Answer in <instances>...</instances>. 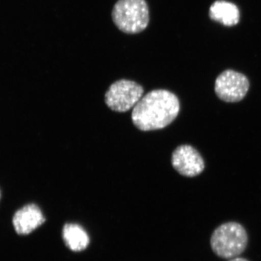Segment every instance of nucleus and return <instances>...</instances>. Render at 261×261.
<instances>
[{
  "label": "nucleus",
  "instance_id": "nucleus-4",
  "mask_svg": "<svg viewBox=\"0 0 261 261\" xmlns=\"http://www.w3.org/2000/svg\"><path fill=\"white\" fill-rule=\"evenodd\" d=\"M143 93L142 86L133 81H117L106 92V103L113 111L126 112L135 107Z\"/></svg>",
  "mask_w": 261,
  "mask_h": 261
},
{
  "label": "nucleus",
  "instance_id": "nucleus-9",
  "mask_svg": "<svg viewBox=\"0 0 261 261\" xmlns=\"http://www.w3.org/2000/svg\"><path fill=\"white\" fill-rule=\"evenodd\" d=\"M62 237L66 247L74 252L85 250L90 241L87 231L76 224H65L62 231Z\"/></svg>",
  "mask_w": 261,
  "mask_h": 261
},
{
  "label": "nucleus",
  "instance_id": "nucleus-5",
  "mask_svg": "<svg viewBox=\"0 0 261 261\" xmlns=\"http://www.w3.org/2000/svg\"><path fill=\"white\" fill-rule=\"evenodd\" d=\"M250 87L248 79L243 73L233 70H226L217 77L215 92L221 100L238 102L246 96Z\"/></svg>",
  "mask_w": 261,
  "mask_h": 261
},
{
  "label": "nucleus",
  "instance_id": "nucleus-11",
  "mask_svg": "<svg viewBox=\"0 0 261 261\" xmlns=\"http://www.w3.org/2000/svg\"><path fill=\"white\" fill-rule=\"evenodd\" d=\"M0 199H1V190H0Z\"/></svg>",
  "mask_w": 261,
  "mask_h": 261
},
{
  "label": "nucleus",
  "instance_id": "nucleus-10",
  "mask_svg": "<svg viewBox=\"0 0 261 261\" xmlns=\"http://www.w3.org/2000/svg\"><path fill=\"white\" fill-rule=\"evenodd\" d=\"M228 261H249L246 258H244V257H234V258L231 259V260Z\"/></svg>",
  "mask_w": 261,
  "mask_h": 261
},
{
  "label": "nucleus",
  "instance_id": "nucleus-6",
  "mask_svg": "<svg viewBox=\"0 0 261 261\" xmlns=\"http://www.w3.org/2000/svg\"><path fill=\"white\" fill-rule=\"evenodd\" d=\"M171 163L176 171L187 177L197 176L205 168L203 159L198 151L187 145L179 146L173 151Z\"/></svg>",
  "mask_w": 261,
  "mask_h": 261
},
{
  "label": "nucleus",
  "instance_id": "nucleus-1",
  "mask_svg": "<svg viewBox=\"0 0 261 261\" xmlns=\"http://www.w3.org/2000/svg\"><path fill=\"white\" fill-rule=\"evenodd\" d=\"M180 110L178 97L165 89L151 91L143 96L132 111V119L139 129L149 132L171 124Z\"/></svg>",
  "mask_w": 261,
  "mask_h": 261
},
{
  "label": "nucleus",
  "instance_id": "nucleus-3",
  "mask_svg": "<svg viewBox=\"0 0 261 261\" xmlns=\"http://www.w3.org/2000/svg\"><path fill=\"white\" fill-rule=\"evenodd\" d=\"M112 18L121 32L139 34L148 25V6L145 0H118L113 8Z\"/></svg>",
  "mask_w": 261,
  "mask_h": 261
},
{
  "label": "nucleus",
  "instance_id": "nucleus-7",
  "mask_svg": "<svg viewBox=\"0 0 261 261\" xmlns=\"http://www.w3.org/2000/svg\"><path fill=\"white\" fill-rule=\"evenodd\" d=\"M45 222L42 211L36 204L23 206L13 216V224L15 231L20 235H27Z\"/></svg>",
  "mask_w": 261,
  "mask_h": 261
},
{
  "label": "nucleus",
  "instance_id": "nucleus-2",
  "mask_svg": "<svg viewBox=\"0 0 261 261\" xmlns=\"http://www.w3.org/2000/svg\"><path fill=\"white\" fill-rule=\"evenodd\" d=\"M248 244V235L243 225L235 221L224 223L211 235V247L218 256L232 259L241 255Z\"/></svg>",
  "mask_w": 261,
  "mask_h": 261
},
{
  "label": "nucleus",
  "instance_id": "nucleus-8",
  "mask_svg": "<svg viewBox=\"0 0 261 261\" xmlns=\"http://www.w3.org/2000/svg\"><path fill=\"white\" fill-rule=\"evenodd\" d=\"M211 20L225 27L236 25L240 21V10L236 5L225 0H218L211 5L209 10Z\"/></svg>",
  "mask_w": 261,
  "mask_h": 261
}]
</instances>
